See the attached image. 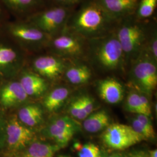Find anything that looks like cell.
Returning a JSON list of instances; mask_svg holds the SVG:
<instances>
[{"mask_svg": "<svg viewBox=\"0 0 157 157\" xmlns=\"http://www.w3.org/2000/svg\"><path fill=\"white\" fill-rule=\"evenodd\" d=\"M101 139L108 148L118 151L126 150L144 140L131 126L119 123L110 124L104 130Z\"/></svg>", "mask_w": 157, "mask_h": 157, "instance_id": "obj_6", "label": "cell"}, {"mask_svg": "<svg viewBox=\"0 0 157 157\" xmlns=\"http://www.w3.org/2000/svg\"><path fill=\"white\" fill-rule=\"evenodd\" d=\"M82 144L80 143H78V142H76V143H75L74 144H73V148L75 149V150L76 151H78V150L80 148V147H82Z\"/></svg>", "mask_w": 157, "mask_h": 157, "instance_id": "obj_34", "label": "cell"}, {"mask_svg": "<svg viewBox=\"0 0 157 157\" xmlns=\"http://www.w3.org/2000/svg\"><path fill=\"white\" fill-rule=\"evenodd\" d=\"M80 129L78 122L67 116H61L53 119L45 129V135L56 144L63 148L67 145Z\"/></svg>", "mask_w": 157, "mask_h": 157, "instance_id": "obj_8", "label": "cell"}, {"mask_svg": "<svg viewBox=\"0 0 157 157\" xmlns=\"http://www.w3.org/2000/svg\"><path fill=\"white\" fill-rule=\"evenodd\" d=\"M19 82L28 96L40 97L43 95L48 89L45 78L37 73H24Z\"/></svg>", "mask_w": 157, "mask_h": 157, "instance_id": "obj_14", "label": "cell"}, {"mask_svg": "<svg viewBox=\"0 0 157 157\" xmlns=\"http://www.w3.org/2000/svg\"><path fill=\"white\" fill-rule=\"evenodd\" d=\"M59 157H67V156H63V155H62V156H59Z\"/></svg>", "mask_w": 157, "mask_h": 157, "instance_id": "obj_38", "label": "cell"}, {"mask_svg": "<svg viewBox=\"0 0 157 157\" xmlns=\"http://www.w3.org/2000/svg\"><path fill=\"white\" fill-rule=\"evenodd\" d=\"M67 112L72 118L78 120L83 121L88 117L84 111L79 97L74 98L69 103L67 107Z\"/></svg>", "mask_w": 157, "mask_h": 157, "instance_id": "obj_27", "label": "cell"}, {"mask_svg": "<svg viewBox=\"0 0 157 157\" xmlns=\"http://www.w3.org/2000/svg\"><path fill=\"white\" fill-rule=\"evenodd\" d=\"M116 22L134 15L140 0H96Z\"/></svg>", "mask_w": 157, "mask_h": 157, "instance_id": "obj_10", "label": "cell"}, {"mask_svg": "<svg viewBox=\"0 0 157 157\" xmlns=\"http://www.w3.org/2000/svg\"><path fill=\"white\" fill-rule=\"evenodd\" d=\"M97 89L100 98L108 104H119L124 99V86L116 78H107L98 81Z\"/></svg>", "mask_w": 157, "mask_h": 157, "instance_id": "obj_11", "label": "cell"}, {"mask_svg": "<svg viewBox=\"0 0 157 157\" xmlns=\"http://www.w3.org/2000/svg\"><path fill=\"white\" fill-rule=\"evenodd\" d=\"M119 157H129V155L126 154H124V153H120V155H119Z\"/></svg>", "mask_w": 157, "mask_h": 157, "instance_id": "obj_36", "label": "cell"}, {"mask_svg": "<svg viewBox=\"0 0 157 157\" xmlns=\"http://www.w3.org/2000/svg\"><path fill=\"white\" fill-rule=\"evenodd\" d=\"M131 63L129 71L131 83L140 93L150 97L157 87V62L141 53Z\"/></svg>", "mask_w": 157, "mask_h": 157, "instance_id": "obj_4", "label": "cell"}, {"mask_svg": "<svg viewBox=\"0 0 157 157\" xmlns=\"http://www.w3.org/2000/svg\"><path fill=\"white\" fill-rule=\"evenodd\" d=\"M11 32L17 39L32 44H38L44 41L47 36L30 24L15 25L12 27Z\"/></svg>", "mask_w": 157, "mask_h": 157, "instance_id": "obj_15", "label": "cell"}, {"mask_svg": "<svg viewBox=\"0 0 157 157\" xmlns=\"http://www.w3.org/2000/svg\"><path fill=\"white\" fill-rule=\"evenodd\" d=\"M105 155H106L105 153H102V157H105Z\"/></svg>", "mask_w": 157, "mask_h": 157, "instance_id": "obj_37", "label": "cell"}, {"mask_svg": "<svg viewBox=\"0 0 157 157\" xmlns=\"http://www.w3.org/2000/svg\"><path fill=\"white\" fill-rule=\"evenodd\" d=\"M149 157H157V150L154 149L152 150H150L148 153Z\"/></svg>", "mask_w": 157, "mask_h": 157, "instance_id": "obj_33", "label": "cell"}, {"mask_svg": "<svg viewBox=\"0 0 157 157\" xmlns=\"http://www.w3.org/2000/svg\"><path fill=\"white\" fill-rule=\"evenodd\" d=\"M66 80L73 85L87 83L92 77L90 67L84 63H69L63 75Z\"/></svg>", "mask_w": 157, "mask_h": 157, "instance_id": "obj_16", "label": "cell"}, {"mask_svg": "<svg viewBox=\"0 0 157 157\" xmlns=\"http://www.w3.org/2000/svg\"><path fill=\"white\" fill-rule=\"evenodd\" d=\"M6 4L12 8L25 11L37 8L41 5V0H4Z\"/></svg>", "mask_w": 157, "mask_h": 157, "instance_id": "obj_23", "label": "cell"}, {"mask_svg": "<svg viewBox=\"0 0 157 157\" xmlns=\"http://www.w3.org/2000/svg\"><path fill=\"white\" fill-rule=\"evenodd\" d=\"M121 152H115V153H112L110 155H105V157H119L120 155Z\"/></svg>", "mask_w": 157, "mask_h": 157, "instance_id": "obj_35", "label": "cell"}, {"mask_svg": "<svg viewBox=\"0 0 157 157\" xmlns=\"http://www.w3.org/2000/svg\"><path fill=\"white\" fill-rule=\"evenodd\" d=\"M80 5L78 10L72 13L65 29L84 39H93L110 33L113 26L118 23L96 0H83Z\"/></svg>", "mask_w": 157, "mask_h": 157, "instance_id": "obj_1", "label": "cell"}, {"mask_svg": "<svg viewBox=\"0 0 157 157\" xmlns=\"http://www.w3.org/2000/svg\"><path fill=\"white\" fill-rule=\"evenodd\" d=\"M83 121V128L86 132L91 133L103 131L111 124L110 116L104 109L91 113Z\"/></svg>", "mask_w": 157, "mask_h": 157, "instance_id": "obj_17", "label": "cell"}, {"mask_svg": "<svg viewBox=\"0 0 157 157\" xmlns=\"http://www.w3.org/2000/svg\"><path fill=\"white\" fill-rule=\"evenodd\" d=\"M61 148L56 144L34 142L29 147L22 157H53Z\"/></svg>", "mask_w": 157, "mask_h": 157, "instance_id": "obj_20", "label": "cell"}, {"mask_svg": "<svg viewBox=\"0 0 157 157\" xmlns=\"http://www.w3.org/2000/svg\"><path fill=\"white\" fill-rule=\"evenodd\" d=\"M78 157H101L102 152L99 147L89 143L82 145L78 151Z\"/></svg>", "mask_w": 157, "mask_h": 157, "instance_id": "obj_28", "label": "cell"}, {"mask_svg": "<svg viewBox=\"0 0 157 157\" xmlns=\"http://www.w3.org/2000/svg\"><path fill=\"white\" fill-rule=\"evenodd\" d=\"M28 97L19 82L8 83L0 90V102L6 107L22 104L26 101Z\"/></svg>", "mask_w": 157, "mask_h": 157, "instance_id": "obj_13", "label": "cell"}, {"mask_svg": "<svg viewBox=\"0 0 157 157\" xmlns=\"http://www.w3.org/2000/svg\"><path fill=\"white\" fill-rule=\"evenodd\" d=\"M82 105L84 109V111L86 112L89 116L91 113L94 112L95 109V100L90 95L83 94L79 96Z\"/></svg>", "mask_w": 157, "mask_h": 157, "instance_id": "obj_29", "label": "cell"}, {"mask_svg": "<svg viewBox=\"0 0 157 157\" xmlns=\"http://www.w3.org/2000/svg\"><path fill=\"white\" fill-rule=\"evenodd\" d=\"M17 52L12 48L0 46V69L8 67L17 61Z\"/></svg>", "mask_w": 157, "mask_h": 157, "instance_id": "obj_25", "label": "cell"}, {"mask_svg": "<svg viewBox=\"0 0 157 157\" xmlns=\"http://www.w3.org/2000/svg\"><path fill=\"white\" fill-rule=\"evenodd\" d=\"M6 134L8 144L14 150L25 147L34 137L33 132L22 125L16 118L12 119L8 124Z\"/></svg>", "mask_w": 157, "mask_h": 157, "instance_id": "obj_12", "label": "cell"}, {"mask_svg": "<svg viewBox=\"0 0 157 157\" xmlns=\"http://www.w3.org/2000/svg\"><path fill=\"white\" fill-rule=\"evenodd\" d=\"M157 0H140L139 2L135 17L139 19H144L151 17L157 7Z\"/></svg>", "mask_w": 157, "mask_h": 157, "instance_id": "obj_22", "label": "cell"}, {"mask_svg": "<svg viewBox=\"0 0 157 157\" xmlns=\"http://www.w3.org/2000/svg\"><path fill=\"white\" fill-rule=\"evenodd\" d=\"M115 31L124 52L126 64L133 62L143 50L149 36L144 25L134 15L118 22Z\"/></svg>", "mask_w": 157, "mask_h": 157, "instance_id": "obj_3", "label": "cell"}, {"mask_svg": "<svg viewBox=\"0 0 157 157\" xmlns=\"http://www.w3.org/2000/svg\"><path fill=\"white\" fill-rule=\"evenodd\" d=\"M133 129L138 133L144 140H154L155 137V133L153 126L146 125L137 118H133L132 121V126Z\"/></svg>", "mask_w": 157, "mask_h": 157, "instance_id": "obj_24", "label": "cell"}, {"mask_svg": "<svg viewBox=\"0 0 157 157\" xmlns=\"http://www.w3.org/2000/svg\"><path fill=\"white\" fill-rule=\"evenodd\" d=\"M124 108L128 112L144 115L139 92L132 90L129 93L125 101Z\"/></svg>", "mask_w": 157, "mask_h": 157, "instance_id": "obj_21", "label": "cell"}, {"mask_svg": "<svg viewBox=\"0 0 157 157\" xmlns=\"http://www.w3.org/2000/svg\"><path fill=\"white\" fill-rule=\"evenodd\" d=\"M69 94L70 90L67 87H58L45 97L43 102L44 107L48 112L57 111L64 105Z\"/></svg>", "mask_w": 157, "mask_h": 157, "instance_id": "obj_18", "label": "cell"}, {"mask_svg": "<svg viewBox=\"0 0 157 157\" xmlns=\"http://www.w3.org/2000/svg\"><path fill=\"white\" fill-rule=\"evenodd\" d=\"M129 157H149L148 153L142 150H135L130 152L129 154Z\"/></svg>", "mask_w": 157, "mask_h": 157, "instance_id": "obj_32", "label": "cell"}, {"mask_svg": "<svg viewBox=\"0 0 157 157\" xmlns=\"http://www.w3.org/2000/svg\"><path fill=\"white\" fill-rule=\"evenodd\" d=\"M86 41L87 40L65 29L52 41L51 47L57 56L67 60H76L87 54Z\"/></svg>", "mask_w": 157, "mask_h": 157, "instance_id": "obj_7", "label": "cell"}, {"mask_svg": "<svg viewBox=\"0 0 157 157\" xmlns=\"http://www.w3.org/2000/svg\"><path fill=\"white\" fill-rule=\"evenodd\" d=\"M144 54L157 62V34L156 31L149 34L141 54Z\"/></svg>", "mask_w": 157, "mask_h": 157, "instance_id": "obj_26", "label": "cell"}, {"mask_svg": "<svg viewBox=\"0 0 157 157\" xmlns=\"http://www.w3.org/2000/svg\"><path fill=\"white\" fill-rule=\"evenodd\" d=\"M18 117L23 124L34 127L39 124L43 119V111L37 104H29L22 108Z\"/></svg>", "mask_w": 157, "mask_h": 157, "instance_id": "obj_19", "label": "cell"}, {"mask_svg": "<svg viewBox=\"0 0 157 157\" xmlns=\"http://www.w3.org/2000/svg\"><path fill=\"white\" fill-rule=\"evenodd\" d=\"M54 1L56 6L74 8L76 6L80 5L83 0H54Z\"/></svg>", "mask_w": 157, "mask_h": 157, "instance_id": "obj_31", "label": "cell"}, {"mask_svg": "<svg viewBox=\"0 0 157 157\" xmlns=\"http://www.w3.org/2000/svg\"><path fill=\"white\" fill-rule=\"evenodd\" d=\"M87 54L90 61L103 72L124 71V52L114 32L100 37L88 40Z\"/></svg>", "mask_w": 157, "mask_h": 157, "instance_id": "obj_2", "label": "cell"}, {"mask_svg": "<svg viewBox=\"0 0 157 157\" xmlns=\"http://www.w3.org/2000/svg\"><path fill=\"white\" fill-rule=\"evenodd\" d=\"M74 11V8L56 6L31 17L30 25L48 35L62 32Z\"/></svg>", "mask_w": 157, "mask_h": 157, "instance_id": "obj_5", "label": "cell"}, {"mask_svg": "<svg viewBox=\"0 0 157 157\" xmlns=\"http://www.w3.org/2000/svg\"><path fill=\"white\" fill-rule=\"evenodd\" d=\"M71 62L61 57L45 56L37 58L33 62L35 72L44 78L54 80L63 75Z\"/></svg>", "mask_w": 157, "mask_h": 157, "instance_id": "obj_9", "label": "cell"}, {"mask_svg": "<svg viewBox=\"0 0 157 157\" xmlns=\"http://www.w3.org/2000/svg\"><path fill=\"white\" fill-rule=\"evenodd\" d=\"M139 94H140L142 107L144 112V115L150 117L151 115V106L148 99L149 97L140 92H139Z\"/></svg>", "mask_w": 157, "mask_h": 157, "instance_id": "obj_30", "label": "cell"}]
</instances>
